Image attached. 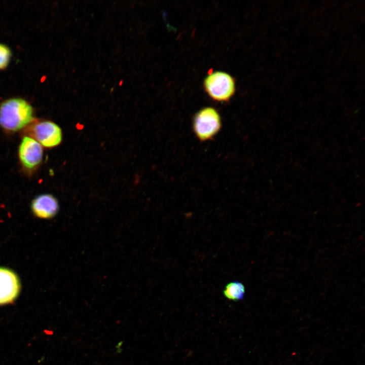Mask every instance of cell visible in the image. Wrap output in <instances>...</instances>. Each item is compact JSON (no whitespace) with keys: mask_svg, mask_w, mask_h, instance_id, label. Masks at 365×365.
I'll return each mask as SVG.
<instances>
[{"mask_svg":"<svg viewBox=\"0 0 365 365\" xmlns=\"http://www.w3.org/2000/svg\"><path fill=\"white\" fill-rule=\"evenodd\" d=\"M35 121L33 106L20 97L8 98L0 103V127L8 133L26 128Z\"/></svg>","mask_w":365,"mask_h":365,"instance_id":"cell-1","label":"cell"},{"mask_svg":"<svg viewBox=\"0 0 365 365\" xmlns=\"http://www.w3.org/2000/svg\"><path fill=\"white\" fill-rule=\"evenodd\" d=\"M222 126L221 115L213 107H204L195 115L192 123L196 137L202 142L213 139L220 132Z\"/></svg>","mask_w":365,"mask_h":365,"instance_id":"cell-2","label":"cell"},{"mask_svg":"<svg viewBox=\"0 0 365 365\" xmlns=\"http://www.w3.org/2000/svg\"><path fill=\"white\" fill-rule=\"evenodd\" d=\"M203 87L208 95L219 102L229 101L236 90L234 78L223 71H214L208 74L204 80Z\"/></svg>","mask_w":365,"mask_h":365,"instance_id":"cell-3","label":"cell"},{"mask_svg":"<svg viewBox=\"0 0 365 365\" xmlns=\"http://www.w3.org/2000/svg\"><path fill=\"white\" fill-rule=\"evenodd\" d=\"M29 136L42 147L52 148L60 144L62 139L61 128L50 120L34 121L26 128Z\"/></svg>","mask_w":365,"mask_h":365,"instance_id":"cell-4","label":"cell"},{"mask_svg":"<svg viewBox=\"0 0 365 365\" xmlns=\"http://www.w3.org/2000/svg\"><path fill=\"white\" fill-rule=\"evenodd\" d=\"M43 154V147L34 139L27 135L22 137L18 147V156L24 170L29 173L35 171L42 163Z\"/></svg>","mask_w":365,"mask_h":365,"instance_id":"cell-5","label":"cell"},{"mask_svg":"<svg viewBox=\"0 0 365 365\" xmlns=\"http://www.w3.org/2000/svg\"><path fill=\"white\" fill-rule=\"evenodd\" d=\"M20 283L16 274L0 267V306L12 303L20 293Z\"/></svg>","mask_w":365,"mask_h":365,"instance_id":"cell-6","label":"cell"},{"mask_svg":"<svg viewBox=\"0 0 365 365\" xmlns=\"http://www.w3.org/2000/svg\"><path fill=\"white\" fill-rule=\"evenodd\" d=\"M31 209L33 214L38 217L51 218L57 214L59 210V203L53 195L42 194L32 200Z\"/></svg>","mask_w":365,"mask_h":365,"instance_id":"cell-7","label":"cell"},{"mask_svg":"<svg viewBox=\"0 0 365 365\" xmlns=\"http://www.w3.org/2000/svg\"><path fill=\"white\" fill-rule=\"evenodd\" d=\"M223 292L227 299L239 301L242 300L244 297L245 287L241 282L235 281L228 283Z\"/></svg>","mask_w":365,"mask_h":365,"instance_id":"cell-8","label":"cell"},{"mask_svg":"<svg viewBox=\"0 0 365 365\" xmlns=\"http://www.w3.org/2000/svg\"><path fill=\"white\" fill-rule=\"evenodd\" d=\"M12 51L6 45L0 43V70L6 69L12 58Z\"/></svg>","mask_w":365,"mask_h":365,"instance_id":"cell-9","label":"cell"},{"mask_svg":"<svg viewBox=\"0 0 365 365\" xmlns=\"http://www.w3.org/2000/svg\"><path fill=\"white\" fill-rule=\"evenodd\" d=\"M122 345H123L122 341H120L117 344V345L116 346V349H117V353H119L121 352V351H122L121 346H122Z\"/></svg>","mask_w":365,"mask_h":365,"instance_id":"cell-10","label":"cell"}]
</instances>
